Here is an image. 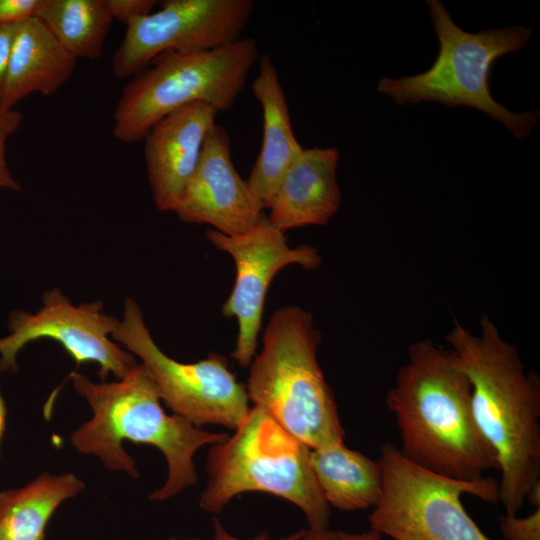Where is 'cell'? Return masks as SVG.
Masks as SVG:
<instances>
[{"instance_id":"cell-1","label":"cell","mask_w":540,"mask_h":540,"mask_svg":"<svg viewBox=\"0 0 540 540\" xmlns=\"http://www.w3.org/2000/svg\"><path fill=\"white\" fill-rule=\"evenodd\" d=\"M446 340L470 381L476 425L497 458L498 501L505 515H517L540 482L539 376L526 370L516 346L487 316L479 334L455 321Z\"/></svg>"},{"instance_id":"cell-2","label":"cell","mask_w":540,"mask_h":540,"mask_svg":"<svg viewBox=\"0 0 540 540\" xmlns=\"http://www.w3.org/2000/svg\"><path fill=\"white\" fill-rule=\"evenodd\" d=\"M386 403L401 437L399 449L416 465L463 481L498 470L473 416L470 381L450 350L429 339L411 344Z\"/></svg>"},{"instance_id":"cell-3","label":"cell","mask_w":540,"mask_h":540,"mask_svg":"<svg viewBox=\"0 0 540 540\" xmlns=\"http://www.w3.org/2000/svg\"><path fill=\"white\" fill-rule=\"evenodd\" d=\"M70 378L93 412L90 420L70 434L78 452L96 456L107 470L134 478L139 472L123 441L152 445L165 457L167 479L149 495L150 500L164 501L193 486L197 482L195 453L228 437L206 431L179 415L166 414L158 390L141 364L116 382L94 383L78 372H72Z\"/></svg>"},{"instance_id":"cell-4","label":"cell","mask_w":540,"mask_h":540,"mask_svg":"<svg viewBox=\"0 0 540 540\" xmlns=\"http://www.w3.org/2000/svg\"><path fill=\"white\" fill-rule=\"evenodd\" d=\"M320 341L311 313L295 306L276 310L245 386L249 401L310 449L345 437L333 391L317 361Z\"/></svg>"},{"instance_id":"cell-5","label":"cell","mask_w":540,"mask_h":540,"mask_svg":"<svg viewBox=\"0 0 540 540\" xmlns=\"http://www.w3.org/2000/svg\"><path fill=\"white\" fill-rule=\"evenodd\" d=\"M310 450L267 410L250 407L231 436L211 445L199 507L219 513L244 492H266L296 505L309 529H328L330 506L312 472Z\"/></svg>"},{"instance_id":"cell-6","label":"cell","mask_w":540,"mask_h":540,"mask_svg":"<svg viewBox=\"0 0 540 540\" xmlns=\"http://www.w3.org/2000/svg\"><path fill=\"white\" fill-rule=\"evenodd\" d=\"M439 42L433 64L426 71L400 78H382L377 86L395 103L438 102L449 107L468 106L501 122L515 137L530 134L540 112H512L491 95L489 77L502 55L521 50L532 29L507 26L469 33L458 27L439 0H427Z\"/></svg>"},{"instance_id":"cell-7","label":"cell","mask_w":540,"mask_h":540,"mask_svg":"<svg viewBox=\"0 0 540 540\" xmlns=\"http://www.w3.org/2000/svg\"><path fill=\"white\" fill-rule=\"evenodd\" d=\"M259 57L250 37L208 51L160 54L123 89L113 117L114 137L125 143L143 140L161 119L195 102L218 113L232 109Z\"/></svg>"},{"instance_id":"cell-8","label":"cell","mask_w":540,"mask_h":540,"mask_svg":"<svg viewBox=\"0 0 540 540\" xmlns=\"http://www.w3.org/2000/svg\"><path fill=\"white\" fill-rule=\"evenodd\" d=\"M382 493L368 517L371 530L393 540H491L462 505L465 493L498 501V481L449 478L407 459L392 443L381 446Z\"/></svg>"},{"instance_id":"cell-9","label":"cell","mask_w":540,"mask_h":540,"mask_svg":"<svg viewBox=\"0 0 540 540\" xmlns=\"http://www.w3.org/2000/svg\"><path fill=\"white\" fill-rule=\"evenodd\" d=\"M139 357L160 399L195 426L220 425L235 430L250 407L245 385L236 380L226 358L211 353L194 363L167 356L155 343L137 303L127 298L123 318L111 336Z\"/></svg>"},{"instance_id":"cell-10","label":"cell","mask_w":540,"mask_h":540,"mask_svg":"<svg viewBox=\"0 0 540 540\" xmlns=\"http://www.w3.org/2000/svg\"><path fill=\"white\" fill-rule=\"evenodd\" d=\"M252 0H167L126 26L112 60L117 78L134 76L164 52L212 50L242 39Z\"/></svg>"},{"instance_id":"cell-11","label":"cell","mask_w":540,"mask_h":540,"mask_svg":"<svg viewBox=\"0 0 540 540\" xmlns=\"http://www.w3.org/2000/svg\"><path fill=\"white\" fill-rule=\"evenodd\" d=\"M119 321L103 311L101 301L75 306L60 289L49 290L35 314L11 313L10 333L0 338V371L16 369L17 354L25 345L48 338L59 343L77 365L97 363L102 382L109 374L122 379L137 362L132 353L109 338Z\"/></svg>"},{"instance_id":"cell-12","label":"cell","mask_w":540,"mask_h":540,"mask_svg":"<svg viewBox=\"0 0 540 540\" xmlns=\"http://www.w3.org/2000/svg\"><path fill=\"white\" fill-rule=\"evenodd\" d=\"M207 239L234 260V287L222 305L224 317H234L238 334L232 357L242 367H248L255 356L261 329L266 294L274 276L285 266L298 264L307 270L317 268L321 256L315 247L289 246L285 233L274 227L267 216L248 231L225 235L208 230Z\"/></svg>"},{"instance_id":"cell-13","label":"cell","mask_w":540,"mask_h":540,"mask_svg":"<svg viewBox=\"0 0 540 540\" xmlns=\"http://www.w3.org/2000/svg\"><path fill=\"white\" fill-rule=\"evenodd\" d=\"M263 210L247 180L235 169L228 131L215 123L173 212L184 222L209 224L232 236L251 229L264 215Z\"/></svg>"},{"instance_id":"cell-14","label":"cell","mask_w":540,"mask_h":540,"mask_svg":"<svg viewBox=\"0 0 540 540\" xmlns=\"http://www.w3.org/2000/svg\"><path fill=\"white\" fill-rule=\"evenodd\" d=\"M217 113L211 105L195 102L161 119L145 136L148 180L160 211H174Z\"/></svg>"},{"instance_id":"cell-15","label":"cell","mask_w":540,"mask_h":540,"mask_svg":"<svg viewBox=\"0 0 540 540\" xmlns=\"http://www.w3.org/2000/svg\"><path fill=\"white\" fill-rule=\"evenodd\" d=\"M335 147L303 148L288 167L268 205L270 223L282 232L325 225L341 205Z\"/></svg>"},{"instance_id":"cell-16","label":"cell","mask_w":540,"mask_h":540,"mask_svg":"<svg viewBox=\"0 0 540 540\" xmlns=\"http://www.w3.org/2000/svg\"><path fill=\"white\" fill-rule=\"evenodd\" d=\"M258 61V74L251 88L262 108L263 136L247 183L265 209L281 178L303 147L294 135L288 103L275 65L267 54L261 55Z\"/></svg>"},{"instance_id":"cell-17","label":"cell","mask_w":540,"mask_h":540,"mask_svg":"<svg viewBox=\"0 0 540 540\" xmlns=\"http://www.w3.org/2000/svg\"><path fill=\"white\" fill-rule=\"evenodd\" d=\"M77 59L37 17L16 25L1 104L4 110L28 95L55 93L72 76Z\"/></svg>"},{"instance_id":"cell-18","label":"cell","mask_w":540,"mask_h":540,"mask_svg":"<svg viewBox=\"0 0 540 540\" xmlns=\"http://www.w3.org/2000/svg\"><path fill=\"white\" fill-rule=\"evenodd\" d=\"M310 466L329 506L341 511L375 507L382 493L379 461L349 449L344 442L310 450Z\"/></svg>"},{"instance_id":"cell-19","label":"cell","mask_w":540,"mask_h":540,"mask_svg":"<svg viewBox=\"0 0 540 540\" xmlns=\"http://www.w3.org/2000/svg\"><path fill=\"white\" fill-rule=\"evenodd\" d=\"M85 483L73 473H42L23 487L0 492V540H45L58 506L77 496Z\"/></svg>"},{"instance_id":"cell-20","label":"cell","mask_w":540,"mask_h":540,"mask_svg":"<svg viewBox=\"0 0 540 540\" xmlns=\"http://www.w3.org/2000/svg\"><path fill=\"white\" fill-rule=\"evenodd\" d=\"M76 59H97L103 53L113 17L107 0H41L36 13Z\"/></svg>"},{"instance_id":"cell-21","label":"cell","mask_w":540,"mask_h":540,"mask_svg":"<svg viewBox=\"0 0 540 540\" xmlns=\"http://www.w3.org/2000/svg\"><path fill=\"white\" fill-rule=\"evenodd\" d=\"M23 115L18 110H4L0 107V189L19 192L21 186L14 178L6 160V143L21 126Z\"/></svg>"},{"instance_id":"cell-22","label":"cell","mask_w":540,"mask_h":540,"mask_svg":"<svg viewBox=\"0 0 540 540\" xmlns=\"http://www.w3.org/2000/svg\"><path fill=\"white\" fill-rule=\"evenodd\" d=\"M500 530L505 540H540V507L528 516H502Z\"/></svg>"},{"instance_id":"cell-23","label":"cell","mask_w":540,"mask_h":540,"mask_svg":"<svg viewBox=\"0 0 540 540\" xmlns=\"http://www.w3.org/2000/svg\"><path fill=\"white\" fill-rule=\"evenodd\" d=\"M113 20L116 19L126 26L136 18L153 11L155 0H107Z\"/></svg>"},{"instance_id":"cell-24","label":"cell","mask_w":540,"mask_h":540,"mask_svg":"<svg viewBox=\"0 0 540 540\" xmlns=\"http://www.w3.org/2000/svg\"><path fill=\"white\" fill-rule=\"evenodd\" d=\"M41 0H0V25H15L36 17Z\"/></svg>"},{"instance_id":"cell-25","label":"cell","mask_w":540,"mask_h":540,"mask_svg":"<svg viewBox=\"0 0 540 540\" xmlns=\"http://www.w3.org/2000/svg\"><path fill=\"white\" fill-rule=\"evenodd\" d=\"M16 25H0V104Z\"/></svg>"},{"instance_id":"cell-26","label":"cell","mask_w":540,"mask_h":540,"mask_svg":"<svg viewBox=\"0 0 540 540\" xmlns=\"http://www.w3.org/2000/svg\"><path fill=\"white\" fill-rule=\"evenodd\" d=\"M303 535V530H299L297 532H294L288 536L282 537L278 540H300ZM169 540H203L200 538H186V539H180L177 537H170ZM209 540H271L266 532H261L260 534L256 535L252 538H238L232 534H230L222 525V523L218 520V518L213 519V537Z\"/></svg>"},{"instance_id":"cell-27","label":"cell","mask_w":540,"mask_h":540,"mask_svg":"<svg viewBox=\"0 0 540 540\" xmlns=\"http://www.w3.org/2000/svg\"><path fill=\"white\" fill-rule=\"evenodd\" d=\"M300 540H341L340 532L328 529L312 530L303 529V535Z\"/></svg>"},{"instance_id":"cell-28","label":"cell","mask_w":540,"mask_h":540,"mask_svg":"<svg viewBox=\"0 0 540 540\" xmlns=\"http://www.w3.org/2000/svg\"><path fill=\"white\" fill-rule=\"evenodd\" d=\"M340 532L341 540H382V535L374 530L365 533Z\"/></svg>"},{"instance_id":"cell-29","label":"cell","mask_w":540,"mask_h":540,"mask_svg":"<svg viewBox=\"0 0 540 540\" xmlns=\"http://www.w3.org/2000/svg\"><path fill=\"white\" fill-rule=\"evenodd\" d=\"M525 500H528L535 508L540 507V482L530 488L526 494Z\"/></svg>"},{"instance_id":"cell-30","label":"cell","mask_w":540,"mask_h":540,"mask_svg":"<svg viewBox=\"0 0 540 540\" xmlns=\"http://www.w3.org/2000/svg\"><path fill=\"white\" fill-rule=\"evenodd\" d=\"M6 424V406L4 399L0 393V442L5 431Z\"/></svg>"}]
</instances>
